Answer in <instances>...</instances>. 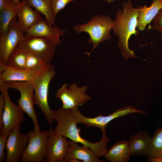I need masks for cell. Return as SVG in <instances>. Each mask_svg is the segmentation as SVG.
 I'll return each mask as SVG.
<instances>
[{
  "label": "cell",
  "mask_w": 162,
  "mask_h": 162,
  "mask_svg": "<svg viewBox=\"0 0 162 162\" xmlns=\"http://www.w3.org/2000/svg\"><path fill=\"white\" fill-rule=\"evenodd\" d=\"M16 4L13 0H10L8 5L0 11V36L7 34L10 22L13 18L16 17L15 7Z\"/></svg>",
  "instance_id": "21"
},
{
  "label": "cell",
  "mask_w": 162,
  "mask_h": 162,
  "mask_svg": "<svg viewBox=\"0 0 162 162\" xmlns=\"http://www.w3.org/2000/svg\"><path fill=\"white\" fill-rule=\"evenodd\" d=\"M27 134L29 141L21 157L20 161L43 162L46 157L45 143L49 135L48 130H44L39 134L32 130Z\"/></svg>",
  "instance_id": "10"
},
{
  "label": "cell",
  "mask_w": 162,
  "mask_h": 162,
  "mask_svg": "<svg viewBox=\"0 0 162 162\" xmlns=\"http://www.w3.org/2000/svg\"><path fill=\"white\" fill-rule=\"evenodd\" d=\"M162 8V0H153L149 7L146 5L142 6L138 14L136 28L140 31H144Z\"/></svg>",
  "instance_id": "20"
},
{
  "label": "cell",
  "mask_w": 162,
  "mask_h": 162,
  "mask_svg": "<svg viewBox=\"0 0 162 162\" xmlns=\"http://www.w3.org/2000/svg\"><path fill=\"white\" fill-rule=\"evenodd\" d=\"M123 10L118 9L116 14L114 20L115 25L112 29L116 36L118 38V48L125 59L138 57L130 49L128 42L132 34L136 36L138 34L136 28L137 20L139 14L142 6H139L137 8L133 7L131 0L127 2L122 3Z\"/></svg>",
  "instance_id": "1"
},
{
  "label": "cell",
  "mask_w": 162,
  "mask_h": 162,
  "mask_svg": "<svg viewBox=\"0 0 162 162\" xmlns=\"http://www.w3.org/2000/svg\"><path fill=\"white\" fill-rule=\"evenodd\" d=\"M131 156L129 141L124 140L114 144L107 150L104 156L111 162H127Z\"/></svg>",
  "instance_id": "19"
},
{
  "label": "cell",
  "mask_w": 162,
  "mask_h": 162,
  "mask_svg": "<svg viewBox=\"0 0 162 162\" xmlns=\"http://www.w3.org/2000/svg\"><path fill=\"white\" fill-rule=\"evenodd\" d=\"M46 141V157L43 162H65L68 148V141L65 137L56 134L50 127Z\"/></svg>",
  "instance_id": "11"
},
{
  "label": "cell",
  "mask_w": 162,
  "mask_h": 162,
  "mask_svg": "<svg viewBox=\"0 0 162 162\" xmlns=\"http://www.w3.org/2000/svg\"><path fill=\"white\" fill-rule=\"evenodd\" d=\"M115 25L114 20H112L108 15L93 16L89 21L83 25H77L73 27L78 34L82 32H86L89 35L88 43L93 45V48L88 52H85L89 58L92 52L100 43L112 38L111 30Z\"/></svg>",
  "instance_id": "3"
},
{
  "label": "cell",
  "mask_w": 162,
  "mask_h": 162,
  "mask_svg": "<svg viewBox=\"0 0 162 162\" xmlns=\"http://www.w3.org/2000/svg\"><path fill=\"white\" fill-rule=\"evenodd\" d=\"M71 111L77 124H83L86 125L87 127H98L102 131L105 130L107 124L116 118L134 113L145 115L147 114L146 112L139 110L132 106H126L117 110L107 116H104L99 115L96 117L92 118L87 117L82 115L79 111L78 107L71 109Z\"/></svg>",
  "instance_id": "8"
},
{
  "label": "cell",
  "mask_w": 162,
  "mask_h": 162,
  "mask_svg": "<svg viewBox=\"0 0 162 162\" xmlns=\"http://www.w3.org/2000/svg\"><path fill=\"white\" fill-rule=\"evenodd\" d=\"M8 136L4 134H0V162L4 161L6 154L4 150L6 148L7 138Z\"/></svg>",
  "instance_id": "28"
},
{
  "label": "cell",
  "mask_w": 162,
  "mask_h": 162,
  "mask_svg": "<svg viewBox=\"0 0 162 162\" xmlns=\"http://www.w3.org/2000/svg\"><path fill=\"white\" fill-rule=\"evenodd\" d=\"M55 119L57 124L54 131L58 134L68 138L75 142L81 143L89 148L98 157L104 156L107 150V143L110 141L106 130L102 131L103 136L100 141L93 143L81 137L80 134L82 128H78L77 123L70 109L62 108L55 110Z\"/></svg>",
  "instance_id": "2"
},
{
  "label": "cell",
  "mask_w": 162,
  "mask_h": 162,
  "mask_svg": "<svg viewBox=\"0 0 162 162\" xmlns=\"http://www.w3.org/2000/svg\"><path fill=\"white\" fill-rule=\"evenodd\" d=\"M39 76L31 71L7 67L0 62V86L8 81H33Z\"/></svg>",
  "instance_id": "16"
},
{
  "label": "cell",
  "mask_w": 162,
  "mask_h": 162,
  "mask_svg": "<svg viewBox=\"0 0 162 162\" xmlns=\"http://www.w3.org/2000/svg\"><path fill=\"white\" fill-rule=\"evenodd\" d=\"M8 88L6 82L0 86V90L5 98L2 117L3 126L0 130V134L7 135L8 137L12 130L22 123L25 119L22 109L19 105L15 104L11 100L8 92Z\"/></svg>",
  "instance_id": "7"
},
{
  "label": "cell",
  "mask_w": 162,
  "mask_h": 162,
  "mask_svg": "<svg viewBox=\"0 0 162 162\" xmlns=\"http://www.w3.org/2000/svg\"><path fill=\"white\" fill-rule=\"evenodd\" d=\"M54 67V65L50 64L44 74L39 75L33 80L34 92V104L38 106L49 125L52 124L55 120V111L50 109L48 102L49 86L56 74Z\"/></svg>",
  "instance_id": "4"
},
{
  "label": "cell",
  "mask_w": 162,
  "mask_h": 162,
  "mask_svg": "<svg viewBox=\"0 0 162 162\" xmlns=\"http://www.w3.org/2000/svg\"><path fill=\"white\" fill-rule=\"evenodd\" d=\"M16 3V4H17L19 3L20 1V0H13Z\"/></svg>",
  "instance_id": "34"
},
{
  "label": "cell",
  "mask_w": 162,
  "mask_h": 162,
  "mask_svg": "<svg viewBox=\"0 0 162 162\" xmlns=\"http://www.w3.org/2000/svg\"><path fill=\"white\" fill-rule=\"evenodd\" d=\"M68 162H80L77 159H72L69 160H68Z\"/></svg>",
  "instance_id": "32"
},
{
  "label": "cell",
  "mask_w": 162,
  "mask_h": 162,
  "mask_svg": "<svg viewBox=\"0 0 162 162\" xmlns=\"http://www.w3.org/2000/svg\"><path fill=\"white\" fill-rule=\"evenodd\" d=\"M68 148L65 162L70 159H76L85 162H104L100 160L89 148L85 146H79L72 140L68 141Z\"/></svg>",
  "instance_id": "17"
},
{
  "label": "cell",
  "mask_w": 162,
  "mask_h": 162,
  "mask_svg": "<svg viewBox=\"0 0 162 162\" xmlns=\"http://www.w3.org/2000/svg\"><path fill=\"white\" fill-rule=\"evenodd\" d=\"M49 65L40 57L27 52L26 69L40 75L46 71Z\"/></svg>",
  "instance_id": "23"
},
{
  "label": "cell",
  "mask_w": 162,
  "mask_h": 162,
  "mask_svg": "<svg viewBox=\"0 0 162 162\" xmlns=\"http://www.w3.org/2000/svg\"><path fill=\"white\" fill-rule=\"evenodd\" d=\"M31 7L26 0H22L15 7L16 14L19 18L18 27L25 34L28 29L43 19L40 13Z\"/></svg>",
  "instance_id": "14"
},
{
  "label": "cell",
  "mask_w": 162,
  "mask_h": 162,
  "mask_svg": "<svg viewBox=\"0 0 162 162\" xmlns=\"http://www.w3.org/2000/svg\"><path fill=\"white\" fill-rule=\"evenodd\" d=\"M152 137L147 131L140 130L130 138V146L131 156H148V147Z\"/></svg>",
  "instance_id": "18"
},
{
  "label": "cell",
  "mask_w": 162,
  "mask_h": 162,
  "mask_svg": "<svg viewBox=\"0 0 162 162\" xmlns=\"http://www.w3.org/2000/svg\"><path fill=\"white\" fill-rule=\"evenodd\" d=\"M74 0H51V7L53 16L55 19L58 12L63 9L68 3Z\"/></svg>",
  "instance_id": "26"
},
{
  "label": "cell",
  "mask_w": 162,
  "mask_h": 162,
  "mask_svg": "<svg viewBox=\"0 0 162 162\" xmlns=\"http://www.w3.org/2000/svg\"><path fill=\"white\" fill-rule=\"evenodd\" d=\"M10 0H0V11L2 10L9 3Z\"/></svg>",
  "instance_id": "30"
},
{
  "label": "cell",
  "mask_w": 162,
  "mask_h": 162,
  "mask_svg": "<svg viewBox=\"0 0 162 162\" xmlns=\"http://www.w3.org/2000/svg\"><path fill=\"white\" fill-rule=\"evenodd\" d=\"M149 161L150 162H162V158H149Z\"/></svg>",
  "instance_id": "31"
},
{
  "label": "cell",
  "mask_w": 162,
  "mask_h": 162,
  "mask_svg": "<svg viewBox=\"0 0 162 162\" xmlns=\"http://www.w3.org/2000/svg\"><path fill=\"white\" fill-rule=\"evenodd\" d=\"M5 104V97L4 94L2 92L0 95V130L2 129L3 126L2 117Z\"/></svg>",
  "instance_id": "29"
},
{
  "label": "cell",
  "mask_w": 162,
  "mask_h": 162,
  "mask_svg": "<svg viewBox=\"0 0 162 162\" xmlns=\"http://www.w3.org/2000/svg\"><path fill=\"white\" fill-rule=\"evenodd\" d=\"M6 83L9 88L15 89L20 92V98L17 100L18 105L32 119L34 126V132L37 134L40 133L38 117L34 107L33 81H8Z\"/></svg>",
  "instance_id": "6"
},
{
  "label": "cell",
  "mask_w": 162,
  "mask_h": 162,
  "mask_svg": "<svg viewBox=\"0 0 162 162\" xmlns=\"http://www.w3.org/2000/svg\"><path fill=\"white\" fill-rule=\"evenodd\" d=\"M57 45L45 38L25 35L24 38L19 43L17 47L40 57L47 64H50Z\"/></svg>",
  "instance_id": "5"
},
{
  "label": "cell",
  "mask_w": 162,
  "mask_h": 162,
  "mask_svg": "<svg viewBox=\"0 0 162 162\" xmlns=\"http://www.w3.org/2000/svg\"><path fill=\"white\" fill-rule=\"evenodd\" d=\"M152 27L153 30H157L162 34V8L152 20Z\"/></svg>",
  "instance_id": "27"
},
{
  "label": "cell",
  "mask_w": 162,
  "mask_h": 162,
  "mask_svg": "<svg viewBox=\"0 0 162 162\" xmlns=\"http://www.w3.org/2000/svg\"><path fill=\"white\" fill-rule=\"evenodd\" d=\"M27 52L17 46L10 55L5 66L18 69H26Z\"/></svg>",
  "instance_id": "25"
},
{
  "label": "cell",
  "mask_w": 162,
  "mask_h": 162,
  "mask_svg": "<svg viewBox=\"0 0 162 162\" xmlns=\"http://www.w3.org/2000/svg\"><path fill=\"white\" fill-rule=\"evenodd\" d=\"M68 84H64L56 92L55 97L63 103L62 108L72 109L81 106L90 100L91 97L86 94L87 85L81 87L73 83L68 88Z\"/></svg>",
  "instance_id": "9"
},
{
  "label": "cell",
  "mask_w": 162,
  "mask_h": 162,
  "mask_svg": "<svg viewBox=\"0 0 162 162\" xmlns=\"http://www.w3.org/2000/svg\"><path fill=\"white\" fill-rule=\"evenodd\" d=\"M9 28L6 34L0 36V62L5 65L10 55L25 35L19 28L16 17L12 20Z\"/></svg>",
  "instance_id": "12"
},
{
  "label": "cell",
  "mask_w": 162,
  "mask_h": 162,
  "mask_svg": "<svg viewBox=\"0 0 162 162\" xmlns=\"http://www.w3.org/2000/svg\"><path fill=\"white\" fill-rule=\"evenodd\" d=\"M149 158H162V128L155 130L148 147Z\"/></svg>",
  "instance_id": "24"
},
{
  "label": "cell",
  "mask_w": 162,
  "mask_h": 162,
  "mask_svg": "<svg viewBox=\"0 0 162 162\" xmlns=\"http://www.w3.org/2000/svg\"><path fill=\"white\" fill-rule=\"evenodd\" d=\"M104 0L106 1V2L108 3H111L112 2H113L114 1H115L116 0Z\"/></svg>",
  "instance_id": "33"
},
{
  "label": "cell",
  "mask_w": 162,
  "mask_h": 162,
  "mask_svg": "<svg viewBox=\"0 0 162 162\" xmlns=\"http://www.w3.org/2000/svg\"><path fill=\"white\" fill-rule=\"evenodd\" d=\"M66 33L65 30L61 29L56 26L52 27L43 19L28 29L25 35L45 38L58 45L61 43L60 37Z\"/></svg>",
  "instance_id": "15"
},
{
  "label": "cell",
  "mask_w": 162,
  "mask_h": 162,
  "mask_svg": "<svg viewBox=\"0 0 162 162\" xmlns=\"http://www.w3.org/2000/svg\"><path fill=\"white\" fill-rule=\"evenodd\" d=\"M27 3L46 17V20L49 24L55 26V23L51 7V0H26Z\"/></svg>",
  "instance_id": "22"
},
{
  "label": "cell",
  "mask_w": 162,
  "mask_h": 162,
  "mask_svg": "<svg viewBox=\"0 0 162 162\" xmlns=\"http://www.w3.org/2000/svg\"><path fill=\"white\" fill-rule=\"evenodd\" d=\"M20 125L14 128L7 139L5 150L6 157L5 162H18L29 141L27 134L20 133Z\"/></svg>",
  "instance_id": "13"
}]
</instances>
